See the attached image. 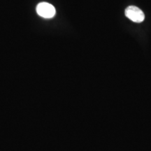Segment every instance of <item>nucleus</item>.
I'll list each match as a JSON object with an SVG mask.
<instances>
[{"label":"nucleus","instance_id":"f03ea898","mask_svg":"<svg viewBox=\"0 0 151 151\" xmlns=\"http://www.w3.org/2000/svg\"><path fill=\"white\" fill-rule=\"evenodd\" d=\"M125 16L132 21L137 22H142L144 20L145 15L140 9L134 6H129L125 9Z\"/></svg>","mask_w":151,"mask_h":151},{"label":"nucleus","instance_id":"f257e3e1","mask_svg":"<svg viewBox=\"0 0 151 151\" xmlns=\"http://www.w3.org/2000/svg\"><path fill=\"white\" fill-rule=\"evenodd\" d=\"M37 13L42 18L49 19L55 16L56 10L55 7L50 4L47 2L39 3L37 6Z\"/></svg>","mask_w":151,"mask_h":151}]
</instances>
